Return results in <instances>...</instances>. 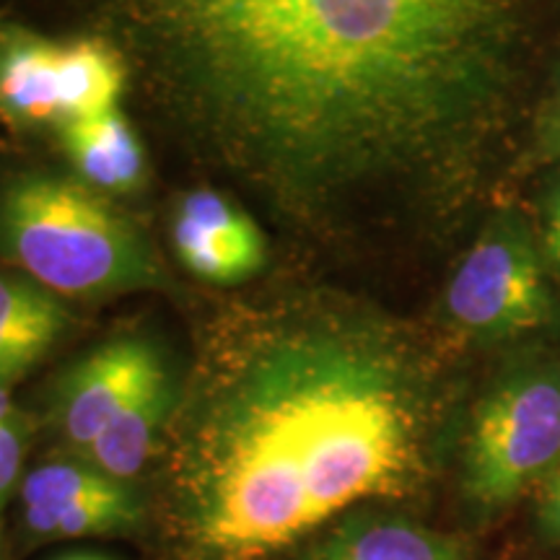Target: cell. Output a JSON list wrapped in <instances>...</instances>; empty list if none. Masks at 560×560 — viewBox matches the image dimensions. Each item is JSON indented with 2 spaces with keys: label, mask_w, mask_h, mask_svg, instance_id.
Returning a JSON list of instances; mask_svg holds the SVG:
<instances>
[{
  "label": "cell",
  "mask_w": 560,
  "mask_h": 560,
  "mask_svg": "<svg viewBox=\"0 0 560 560\" xmlns=\"http://www.w3.org/2000/svg\"><path fill=\"white\" fill-rule=\"evenodd\" d=\"M514 16L452 0H156L200 132L280 210L439 179L495 117Z\"/></svg>",
  "instance_id": "obj_1"
},
{
  "label": "cell",
  "mask_w": 560,
  "mask_h": 560,
  "mask_svg": "<svg viewBox=\"0 0 560 560\" xmlns=\"http://www.w3.org/2000/svg\"><path fill=\"white\" fill-rule=\"evenodd\" d=\"M166 429L187 537L215 560H257L402 493L423 457L425 397L384 330L285 306L208 342Z\"/></svg>",
  "instance_id": "obj_2"
},
{
  "label": "cell",
  "mask_w": 560,
  "mask_h": 560,
  "mask_svg": "<svg viewBox=\"0 0 560 560\" xmlns=\"http://www.w3.org/2000/svg\"><path fill=\"white\" fill-rule=\"evenodd\" d=\"M0 252L60 296H107L164 283L149 242L122 213L91 187L52 174L5 182Z\"/></svg>",
  "instance_id": "obj_3"
},
{
  "label": "cell",
  "mask_w": 560,
  "mask_h": 560,
  "mask_svg": "<svg viewBox=\"0 0 560 560\" xmlns=\"http://www.w3.org/2000/svg\"><path fill=\"white\" fill-rule=\"evenodd\" d=\"M560 465V371L509 374L478 405L465 450L467 495L501 509Z\"/></svg>",
  "instance_id": "obj_4"
},
{
  "label": "cell",
  "mask_w": 560,
  "mask_h": 560,
  "mask_svg": "<svg viewBox=\"0 0 560 560\" xmlns=\"http://www.w3.org/2000/svg\"><path fill=\"white\" fill-rule=\"evenodd\" d=\"M446 312L478 340H511L556 319L542 257L522 219H495L462 257L446 289Z\"/></svg>",
  "instance_id": "obj_5"
},
{
  "label": "cell",
  "mask_w": 560,
  "mask_h": 560,
  "mask_svg": "<svg viewBox=\"0 0 560 560\" xmlns=\"http://www.w3.org/2000/svg\"><path fill=\"white\" fill-rule=\"evenodd\" d=\"M172 244L182 268L215 285L242 283L268 260V244L252 215L206 187L182 198L172 221Z\"/></svg>",
  "instance_id": "obj_6"
},
{
  "label": "cell",
  "mask_w": 560,
  "mask_h": 560,
  "mask_svg": "<svg viewBox=\"0 0 560 560\" xmlns=\"http://www.w3.org/2000/svg\"><path fill=\"white\" fill-rule=\"evenodd\" d=\"M164 366L159 350L140 338H117L91 350L60 387V425L75 452H86L104 425Z\"/></svg>",
  "instance_id": "obj_7"
},
{
  "label": "cell",
  "mask_w": 560,
  "mask_h": 560,
  "mask_svg": "<svg viewBox=\"0 0 560 560\" xmlns=\"http://www.w3.org/2000/svg\"><path fill=\"white\" fill-rule=\"evenodd\" d=\"M60 47L32 32L0 34V117L13 128L62 122Z\"/></svg>",
  "instance_id": "obj_8"
},
{
  "label": "cell",
  "mask_w": 560,
  "mask_h": 560,
  "mask_svg": "<svg viewBox=\"0 0 560 560\" xmlns=\"http://www.w3.org/2000/svg\"><path fill=\"white\" fill-rule=\"evenodd\" d=\"M60 145L86 187L128 195L145 182V151L120 109L66 120Z\"/></svg>",
  "instance_id": "obj_9"
},
{
  "label": "cell",
  "mask_w": 560,
  "mask_h": 560,
  "mask_svg": "<svg viewBox=\"0 0 560 560\" xmlns=\"http://www.w3.org/2000/svg\"><path fill=\"white\" fill-rule=\"evenodd\" d=\"M174 405H177V389L170 369H161L117 410V416L104 425L83 457L112 480L125 482L132 478L143 470L156 450V439L170 425Z\"/></svg>",
  "instance_id": "obj_10"
},
{
  "label": "cell",
  "mask_w": 560,
  "mask_h": 560,
  "mask_svg": "<svg viewBox=\"0 0 560 560\" xmlns=\"http://www.w3.org/2000/svg\"><path fill=\"white\" fill-rule=\"evenodd\" d=\"M128 68L117 47L102 37H83L60 47L62 122L117 109Z\"/></svg>",
  "instance_id": "obj_11"
},
{
  "label": "cell",
  "mask_w": 560,
  "mask_h": 560,
  "mask_svg": "<svg viewBox=\"0 0 560 560\" xmlns=\"http://www.w3.org/2000/svg\"><path fill=\"white\" fill-rule=\"evenodd\" d=\"M312 560H462V548L416 524L376 522L340 532Z\"/></svg>",
  "instance_id": "obj_12"
},
{
  "label": "cell",
  "mask_w": 560,
  "mask_h": 560,
  "mask_svg": "<svg viewBox=\"0 0 560 560\" xmlns=\"http://www.w3.org/2000/svg\"><path fill=\"white\" fill-rule=\"evenodd\" d=\"M66 325L68 314L50 291L26 280L0 276V338L47 353Z\"/></svg>",
  "instance_id": "obj_13"
},
{
  "label": "cell",
  "mask_w": 560,
  "mask_h": 560,
  "mask_svg": "<svg viewBox=\"0 0 560 560\" xmlns=\"http://www.w3.org/2000/svg\"><path fill=\"white\" fill-rule=\"evenodd\" d=\"M140 520L136 495L128 488L102 499L70 503L50 511H24V524L37 537H86L132 527Z\"/></svg>",
  "instance_id": "obj_14"
},
{
  "label": "cell",
  "mask_w": 560,
  "mask_h": 560,
  "mask_svg": "<svg viewBox=\"0 0 560 560\" xmlns=\"http://www.w3.org/2000/svg\"><path fill=\"white\" fill-rule=\"evenodd\" d=\"M125 482L112 480L86 465H70V462H50L30 472L21 486V503L24 511H50L62 509L70 503H83L115 493Z\"/></svg>",
  "instance_id": "obj_15"
},
{
  "label": "cell",
  "mask_w": 560,
  "mask_h": 560,
  "mask_svg": "<svg viewBox=\"0 0 560 560\" xmlns=\"http://www.w3.org/2000/svg\"><path fill=\"white\" fill-rule=\"evenodd\" d=\"M21 465H24V425L16 420L0 423V514L13 486L19 482Z\"/></svg>",
  "instance_id": "obj_16"
},
{
  "label": "cell",
  "mask_w": 560,
  "mask_h": 560,
  "mask_svg": "<svg viewBox=\"0 0 560 560\" xmlns=\"http://www.w3.org/2000/svg\"><path fill=\"white\" fill-rule=\"evenodd\" d=\"M542 244L548 252L550 262L560 268V182L552 187L548 200H545V226H542Z\"/></svg>",
  "instance_id": "obj_17"
},
{
  "label": "cell",
  "mask_w": 560,
  "mask_h": 560,
  "mask_svg": "<svg viewBox=\"0 0 560 560\" xmlns=\"http://www.w3.org/2000/svg\"><path fill=\"white\" fill-rule=\"evenodd\" d=\"M540 143L548 156L560 159V91L552 96V102L548 104V109H545L542 115Z\"/></svg>",
  "instance_id": "obj_18"
},
{
  "label": "cell",
  "mask_w": 560,
  "mask_h": 560,
  "mask_svg": "<svg viewBox=\"0 0 560 560\" xmlns=\"http://www.w3.org/2000/svg\"><path fill=\"white\" fill-rule=\"evenodd\" d=\"M542 516L552 535L560 540V465L545 478V495H542Z\"/></svg>",
  "instance_id": "obj_19"
},
{
  "label": "cell",
  "mask_w": 560,
  "mask_h": 560,
  "mask_svg": "<svg viewBox=\"0 0 560 560\" xmlns=\"http://www.w3.org/2000/svg\"><path fill=\"white\" fill-rule=\"evenodd\" d=\"M452 3H462V5H470V9L506 13V16H514L516 3H520V0H452Z\"/></svg>",
  "instance_id": "obj_20"
},
{
  "label": "cell",
  "mask_w": 560,
  "mask_h": 560,
  "mask_svg": "<svg viewBox=\"0 0 560 560\" xmlns=\"http://www.w3.org/2000/svg\"><path fill=\"white\" fill-rule=\"evenodd\" d=\"M16 405L11 400V392L5 384H0V423H9V420H16Z\"/></svg>",
  "instance_id": "obj_21"
},
{
  "label": "cell",
  "mask_w": 560,
  "mask_h": 560,
  "mask_svg": "<svg viewBox=\"0 0 560 560\" xmlns=\"http://www.w3.org/2000/svg\"><path fill=\"white\" fill-rule=\"evenodd\" d=\"M68 560H102V558H86V556H81V558H68Z\"/></svg>",
  "instance_id": "obj_22"
}]
</instances>
